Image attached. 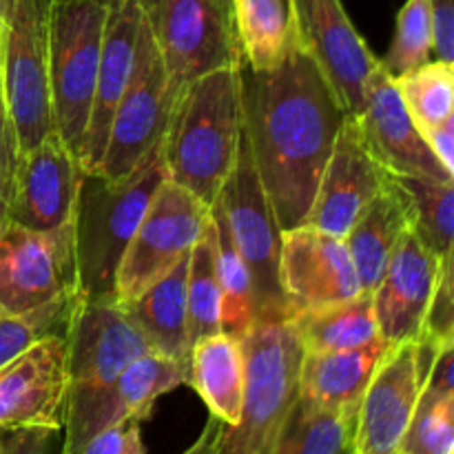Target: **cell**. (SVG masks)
Wrapping results in <instances>:
<instances>
[{
    "instance_id": "cell-9",
    "label": "cell",
    "mask_w": 454,
    "mask_h": 454,
    "mask_svg": "<svg viewBox=\"0 0 454 454\" xmlns=\"http://www.w3.org/2000/svg\"><path fill=\"white\" fill-rule=\"evenodd\" d=\"M177 91L168 80L145 18L136 40L131 80L111 118L105 153L96 173L122 180L162 142Z\"/></svg>"
},
{
    "instance_id": "cell-46",
    "label": "cell",
    "mask_w": 454,
    "mask_h": 454,
    "mask_svg": "<svg viewBox=\"0 0 454 454\" xmlns=\"http://www.w3.org/2000/svg\"><path fill=\"white\" fill-rule=\"evenodd\" d=\"M4 434H7V430L0 428V454H4Z\"/></svg>"
},
{
    "instance_id": "cell-42",
    "label": "cell",
    "mask_w": 454,
    "mask_h": 454,
    "mask_svg": "<svg viewBox=\"0 0 454 454\" xmlns=\"http://www.w3.org/2000/svg\"><path fill=\"white\" fill-rule=\"evenodd\" d=\"M224 428L226 424H222L220 419L211 417V419L207 421V426L202 428V433H200V437L182 454H220L222 439H224Z\"/></svg>"
},
{
    "instance_id": "cell-17",
    "label": "cell",
    "mask_w": 454,
    "mask_h": 454,
    "mask_svg": "<svg viewBox=\"0 0 454 454\" xmlns=\"http://www.w3.org/2000/svg\"><path fill=\"white\" fill-rule=\"evenodd\" d=\"M279 286L291 315L353 300L362 293L344 239L306 224L282 231Z\"/></svg>"
},
{
    "instance_id": "cell-35",
    "label": "cell",
    "mask_w": 454,
    "mask_h": 454,
    "mask_svg": "<svg viewBox=\"0 0 454 454\" xmlns=\"http://www.w3.org/2000/svg\"><path fill=\"white\" fill-rule=\"evenodd\" d=\"M399 454H454V393L424 386Z\"/></svg>"
},
{
    "instance_id": "cell-26",
    "label": "cell",
    "mask_w": 454,
    "mask_h": 454,
    "mask_svg": "<svg viewBox=\"0 0 454 454\" xmlns=\"http://www.w3.org/2000/svg\"><path fill=\"white\" fill-rule=\"evenodd\" d=\"M211 417L233 428L242 412L247 357L242 340L226 333L195 341L189 355V380Z\"/></svg>"
},
{
    "instance_id": "cell-39",
    "label": "cell",
    "mask_w": 454,
    "mask_h": 454,
    "mask_svg": "<svg viewBox=\"0 0 454 454\" xmlns=\"http://www.w3.org/2000/svg\"><path fill=\"white\" fill-rule=\"evenodd\" d=\"M433 53L437 60L454 62V0H430Z\"/></svg>"
},
{
    "instance_id": "cell-30",
    "label": "cell",
    "mask_w": 454,
    "mask_h": 454,
    "mask_svg": "<svg viewBox=\"0 0 454 454\" xmlns=\"http://www.w3.org/2000/svg\"><path fill=\"white\" fill-rule=\"evenodd\" d=\"M357 412L317 411L297 399L270 454H353Z\"/></svg>"
},
{
    "instance_id": "cell-48",
    "label": "cell",
    "mask_w": 454,
    "mask_h": 454,
    "mask_svg": "<svg viewBox=\"0 0 454 454\" xmlns=\"http://www.w3.org/2000/svg\"><path fill=\"white\" fill-rule=\"evenodd\" d=\"M220 3H222V4H224V7H226V9H229V12H231V0H220Z\"/></svg>"
},
{
    "instance_id": "cell-31",
    "label": "cell",
    "mask_w": 454,
    "mask_h": 454,
    "mask_svg": "<svg viewBox=\"0 0 454 454\" xmlns=\"http://www.w3.org/2000/svg\"><path fill=\"white\" fill-rule=\"evenodd\" d=\"M217 226V282L222 297V333L244 340L255 324V297L247 264L231 242L224 222L211 211Z\"/></svg>"
},
{
    "instance_id": "cell-33",
    "label": "cell",
    "mask_w": 454,
    "mask_h": 454,
    "mask_svg": "<svg viewBox=\"0 0 454 454\" xmlns=\"http://www.w3.org/2000/svg\"><path fill=\"white\" fill-rule=\"evenodd\" d=\"M395 80L399 96L419 131L446 122L454 115V65L428 60Z\"/></svg>"
},
{
    "instance_id": "cell-13",
    "label": "cell",
    "mask_w": 454,
    "mask_h": 454,
    "mask_svg": "<svg viewBox=\"0 0 454 454\" xmlns=\"http://www.w3.org/2000/svg\"><path fill=\"white\" fill-rule=\"evenodd\" d=\"M439 348L428 340L390 346L359 402L353 454H399Z\"/></svg>"
},
{
    "instance_id": "cell-43",
    "label": "cell",
    "mask_w": 454,
    "mask_h": 454,
    "mask_svg": "<svg viewBox=\"0 0 454 454\" xmlns=\"http://www.w3.org/2000/svg\"><path fill=\"white\" fill-rule=\"evenodd\" d=\"M16 162V145H13V133L9 127V120L4 115V109H0V177L9 182Z\"/></svg>"
},
{
    "instance_id": "cell-4",
    "label": "cell",
    "mask_w": 454,
    "mask_h": 454,
    "mask_svg": "<svg viewBox=\"0 0 454 454\" xmlns=\"http://www.w3.org/2000/svg\"><path fill=\"white\" fill-rule=\"evenodd\" d=\"M247 357L242 412L226 426L220 454H270L300 399L304 348L288 315L255 319L242 340Z\"/></svg>"
},
{
    "instance_id": "cell-24",
    "label": "cell",
    "mask_w": 454,
    "mask_h": 454,
    "mask_svg": "<svg viewBox=\"0 0 454 454\" xmlns=\"http://www.w3.org/2000/svg\"><path fill=\"white\" fill-rule=\"evenodd\" d=\"M390 344H371L337 353H304L300 364V402L317 411L357 412L366 386Z\"/></svg>"
},
{
    "instance_id": "cell-8",
    "label": "cell",
    "mask_w": 454,
    "mask_h": 454,
    "mask_svg": "<svg viewBox=\"0 0 454 454\" xmlns=\"http://www.w3.org/2000/svg\"><path fill=\"white\" fill-rule=\"evenodd\" d=\"M177 93L213 71L238 67L233 16L220 0H137Z\"/></svg>"
},
{
    "instance_id": "cell-27",
    "label": "cell",
    "mask_w": 454,
    "mask_h": 454,
    "mask_svg": "<svg viewBox=\"0 0 454 454\" xmlns=\"http://www.w3.org/2000/svg\"><path fill=\"white\" fill-rule=\"evenodd\" d=\"M242 65L273 69L297 44L291 0H231Z\"/></svg>"
},
{
    "instance_id": "cell-23",
    "label": "cell",
    "mask_w": 454,
    "mask_h": 454,
    "mask_svg": "<svg viewBox=\"0 0 454 454\" xmlns=\"http://www.w3.org/2000/svg\"><path fill=\"white\" fill-rule=\"evenodd\" d=\"M411 198L397 177L388 176L380 193L364 207L344 238L362 293L371 295L375 291L399 239L411 231Z\"/></svg>"
},
{
    "instance_id": "cell-44",
    "label": "cell",
    "mask_w": 454,
    "mask_h": 454,
    "mask_svg": "<svg viewBox=\"0 0 454 454\" xmlns=\"http://www.w3.org/2000/svg\"><path fill=\"white\" fill-rule=\"evenodd\" d=\"M7 191H9V182H4L0 177V233H3V226L7 222Z\"/></svg>"
},
{
    "instance_id": "cell-34",
    "label": "cell",
    "mask_w": 454,
    "mask_h": 454,
    "mask_svg": "<svg viewBox=\"0 0 454 454\" xmlns=\"http://www.w3.org/2000/svg\"><path fill=\"white\" fill-rule=\"evenodd\" d=\"M80 295L62 297L22 315H0V368L53 335H67Z\"/></svg>"
},
{
    "instance_id": "cell-7",
    "label": "cell",
    "mask_w": 454,
    "mask_h": 454,
    "mask_svg": "<svg viewBox=\"0 0 454 454\" xmlns=\"http://www.w3.org/2000/svg\"><path fill=\"white\" fill-rule=\"evenodd\" d=\"M224 222L231 242L247 264L255 297V317L288 315L286 297L279 286V244L282 229L275 220L266 191L257 176L247 133L242 131L233 168L211 207Z\"/></svg>"
},
{
    "instance_id": "cell-45",
    "label": "cell",
    "mask_w": 454,
    "mask_h": 454,
    "mask_svg": "<svg viewBox=\"0 0 454 454\" xmlns=\"http://www.w3.org/2000/svg\"><path fill=\"white\" fill-rule=\"evenodd\" d=\"M9 9H12V0H0V40H3L4 27H7Z\"/></svg>"
},
{
    "instance_id": "cell-47",
    "label": "cell",
    "mask_w": 454,
    "mask_h": 454,
    "mask_svg": "<svg viewBox=\"0 0 454 454\" xmlns=\"http://www.w3.org/2000/svg\"><path fill=\"white\" fill-rule=\"evenodd\" d=\"M0 109H4V102H3V80H0ZM7 115V114H4Z\"/></svg>"
},
{
    "instance_id": "cell-36",
    "label": "cell",
    "mask_w": 454,
    "mask_h": 454,
    "mask_svg": "<svg viewBox=\"0 0 454 454\" xmlns=\"http://www.w3.org/2000/svg\"><path fill=\"white\" fill-rule=\"evenodd\" d=\"M428 60H433L430 0H406L395 20L393 43L380 65L390 78H399Z\"/></svg>"
},
{
    "instance_id": "cell-41",
    "label": "cell",
    "mask_w": 454,
    "mask_h": 454,
    "mask_svg": "<svg viewBox=\"0 0 454 454\" xmlns=\"http://www.w3.org/2000/svg\"><path fill=\"white\" fill-rule=\"evenodd\" d=\"M421 133H424L426 142H428V146L433 149L434 158L442 162V167L446 168L448 173L454 176V115L448 118L446 122L426 129V131Z\"/></svg>"
},
{
    "instance_id": "cell-21",
    "label": "cell",
    "mask_w": 454,
    "mask_h": 454,
    "mask_svg": "<svg viewBox=\"0 0 454 454\" xmlns=\"http://www.w3.org/2000/svg\"><path fill=\"white\" fill-rule=\"evenodd\" d=\"M450 257V255H448ZM448 257H437L406 231L372 295L377 333L390 346L419 340Z\"/></svg>"
},
{
    "instance_id": "cell-16",
    "label": "cell",
    "mask_w": 454,
    "mask_h": 454,
    "mask_svg": "<svg viewBox=\"0 0 454 454\" xmlns=\"http://www.w3.org/2000/svg\"><path fill=\"white\" fill-rule=\"evenodd\" d=\"M82 177L78 158L56 131L16 155L7 191V220L29 231H53L74 220Z\"/></svg>"
},
{
    "instance_id": "cell-29",
    "label": "cell",
    "mask_w": 454,
    "mask_h": 454,
    "mask_svg": "<svg viewBox=\"0 0 454 454\" xmlns=\"http://www.w3.org/2000/svg\"><path fill=\"white\" fill-rule=\"evenodd\" d=\"M186 306H189L191 344L222 333V297L217 282V226L213 217L204 224L189 255L186 273Z\"/></svg>"
},
{
    "instance_id": "cell-19",
    "label": "cell",
    "mask_w": 454,
    "mask_h": 454,
    "mask_svg": "<svg viewBox=\"0 0 454 454\" xmlns=\"http://www.w3.org/2000/svg\"><path fill=\"white\" fill-rule=\"evenodd\" d=\"M355 124L366 149L390 176L454 182L452 173L434 158L424 133L408 114L395 80L381 65L372 71L364 111Z\"/></svg>"
},
{
    "instance_id": "cell-14",
    "label": "cell",
    "mask_w": 454,
    "mask_h": 454,
    "mask_svg": "<svg viewBox=\"0 0 454 454\" xmlns=\"http://www.w3.org/2000/svg\"><path fill=\"white\" fill-rule=\"evenodd\" d=\"M291 3L297 47L317 67L346 118L357 120L380 58L357 34L341 0Z\"/></svg>"
},
{
    "instance_id": "cell-12",
    "label": "cell",
    "mask_w": 454,
    "mask_h": 454,
    "mask_svg": "<svg viewBox=\"0 0 454 454\" xmlns=\"http://www.w3.org/2000/svg\"><path fill=\"white\" fill-rule=\"evenodd\" d=\"M186 380L189 362L151 350L129 364L105 388L67 393L62 454H78L80 448L106 426L124 419H149L153 403L162 395L184 386Z\"/></svg>"
},
{
    "instance_id": "cell-10",
    "label": "cell",
    "mask_w": 454,
    "mask_h": 454,
    "mask_svg": "<svg viewBox=\"0 0 454 454\" xmlns=\"http://www.w3.org/2000/svg\"><path fill=\"white\" fill-rule=\"evenodd\" d=\"M78 295L74 220L53 231L4 222L0 233V315H22Z\"/></svg>"
},
{
    "instance_id": "cell-18",
    "label": "cell",
    "mask_w": 454,
    "mask_h": 454,
    "mask_svg": "<svg viewBox=\"0 0 454 454\" xmlns=\"http://www.w3.org/2000/svg\"><path fill=\"white\" fill-rule=\"evenodd\" d=\"M67 390V341L47 337L0 368V428L60 433Z\"/></svg>"
},
{
    "instance_id": "cell-20",
    "label": "cell",
    "mask_w": 454,
    "mask_h": 454,
    "mask_svg": "<svg viewBox=\"0 0 454 454\" xmlns=\"http://www.w3.org/2000/svg\"><path fill=\"white\" fill-rule=\"evenodd\" d=\"M388 176L366 149L355 120L344 118L304 224L344 239Z\"/></svg>"
},
{
    "instance_id": "cell-11",
    "label": "cell",
    "mask_w": 454,
    "mask_h": 454,
    "mask_svg": "<svg viewBox=\"0 0 454 454\" xmlns=\"http://www.w3.org/2000/svg\"><path fill=\"white\" fill-rule=\"evenodd\" d=\"M211 207L167 180L160 184L129 242L115 278V300L129 301L171 270L198 242Z\"/></svg>"
},
{
    "instance_id": "cell-5",
    "label": "cell",
    "mask_w": 454,
    "mask_h": 454,
    "mask_svg": "<svg viewBox=\"0 0 454 454\" xmlns=\"http://www.w3.org/2000/svg\"><path fill=\"white\" fill-rule=\"evenodd\" d=\"M109 3H51L49 13V91L53 131L78 158L91 115Z\"/></svg>"
},
{
    "instance_id": "cell-49",
    "label": "cell",
    "mask_w": 454,
    "mask_h": 454,
    "mask_svg": "<svg viewBox=\"0 0 454 454\" xmlns=\"http://www.w3.org/2000/svg\"><path fill=\"white\" fill-rule=\"evenodd\" d=\"M53 3H69V0H53ZM102 3H111V0H102Z\"/></svg>"
},
{
    "instance_id": "cell-25",
    "label": "cell",
    "mask_w": 454,
    "mask_h": 454,
    "mask_svg": "<svg viewBox=\"0 0 454 454\" xmlns=\"http://www.w3.org/2000/svg\"><path fill=\"white\" fill-rule=\"evenodd\" d=\"M191 255V253H189ZM189 255L182 257L171 270L129 301H120L131 322L140 328L151 350L173 359L189 362V306H186V273Z\"/></svg>"
},
{
    "instance_id": "cell-32",
    "label": "cell",
    "mask_w": 454,
    "mask_h": 454,
    "mask_svg": "<svg viewBox=\"0 0 454 454\" xmlns=\"http://www.w3.org/2000/svg\"><path fill=\"white\" fill-rule=\"evenodd\" d=\"M411 198V231L421 244L437 257L452 255L454 231V182L397 177Z\"/></svg>"
},
{
    "instance_id": "cell-2",
    "label": "cell",
    "mask_w": 454,
    "mask_h": 454,
    "mask_svg": "<svg viewBox=\"0 0 454 454\" xmlns=\"http://www.w3.org/2000/svg\"><path fill=\"white\" fill-rule=\"evenodd\" d=\"M244 131L239 65L186 84L162 137L168 180L213 207L233 168Z\"/></svg>"
},
{
    "instance_id": "cell-22",
    "label": "cell",
    "mask_w": 454,
    "mask_h": 454,
    "mask_svg": "<svg viewBox=\"0 0 454 454\" xmlns=\"http://www.w3.org/2000/svg\"><path fill=\"white\" fill-rule=\"evenodd\" d=\"M140 22L142 12L137 0H111L109 12H106L105 35H102L91 115H89V127L78 155L80 168L84 173H96L102 162L111 118H114V111L129 80H131Z\"/></svg>"
},
{
    "instance_id": "cell-28",
    "label": "cell",
    "mask_w": 454,
    "mask_h": 454,
    "mask_svg": "<svg viewBox=\"0 0 454 454\" xmlns=\"http://www.w3.org/2000/svg\"><path fill=\"white\" fill-rule=\"evenodd\" d=\"M304 353H337L371 344L377 333L372 295L357 297L291 315Z\"/></svg>"
},
{
    "instance_id": "cell-6",
    "label": "cell",
    "mask_w": 454,
    "mask_h": 454,
    "mask_svg": "<svg viewBox=\"0 0 454 454\" xmlns=\"http://www.w3.org/2000/svg\"><path fill=\"white\" fill-rule=\"evenodd\" d=\"M53 0H12L0 40V80L16 155L53 131L49 91V13Z\"/></svg>"
},
{
    "instance_id": "cell-15",
    "label": "cell",
    "mask_w": 454,
    "mask_h": 454,
    "mask_svg": "<svg viewBox=\"0 0 454 454\" xmlns=\"http://www.w3.org/2000/svg\"><path fill=\"white\" fill-rule=\"evenodd\" d=\"M67 393L105 388L131 362L151 353L140 328L118 300H82L67 328Z\"/></svg>"
},
{
    "instance_id": "cell-37",
    "label": "cell",
    "mask_w": 454,
    "mask_h": 454,
    "mask_svg": "<svg viewBox=\"0 0 454 454\" xmlns=\"http://www.w3.org/2000/svg\"><path fill=\"white\" fill-rule=\"evenodd\" d=\"M419 340H428L433 344L443 346L454 341V306H452V255L443 264L442 279L437 284L433 301L426 313L424 328Z\"/></svg>"
},
{
    "instance_id": "cell-3",
    "label": "cell",
    "mask_w": 454,
    "mask_h": 454,
    "mask_svg": "<svg viewBox=\"0 0 454 454\" xmlns=\"http://www.w3.org/2000/svg\"><path fill=\"white\" fill-rule=\"evenodd\" d=\"M167 177L162 145L122 180L82 171L74 208L78 295L82 300H115L120 262Z\"/></svg>"
},
{
    "instance_id": "cell-38",
    "label": "cell",
    "mask_w": 454,
    "mask_h": 454,
    "mask_svg": "<svg viewBox=\"0 0 454 454\" xmlns=\"http://www.w3.org/2000/svg\"><path fill=\"white\" fill-rule=\"evenodd\" d=\"M78 454H146L142 442V421L124 419L93 434Z\"/></svg>"
},
{
    "instance_id": "cell-1",
    "label": "cell",
    "mask_w": 454,
    "mask_h": 454,
    "mask_svg": "<svg viewBox=\"0 0 454 454\" xmlns=\"http://www.w3.org/2000/svg\"><path fill=\"white\" fill-rule=\"evenodd\" d=\"M244 133L282 231L304 224L344 111L317 67L293 47L273 69L239 62Z\"/></svg>"
},
{
    "instance_id": "cell-40",
    "label": "cell",
    "mask_w": 454,
    "mask_h": 454,
    "mask_svg": "<svg viewBox=\"0 0 454 454\" xmlns=\"http://www.w3.org/2000/svg\"><path fill=\"white\" fill-rule=\"evenodd\" d=\"M51 430H12L4 434V454H49Z\"/></svg>"
}]
</instances>
